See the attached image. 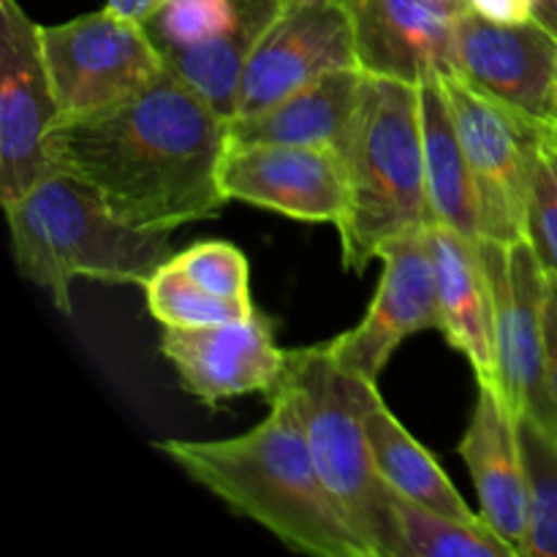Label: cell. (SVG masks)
<instances>
[{
  "mask_svg": "<svg viewBox=\"0 0 557 557\" xmlns=\"http://www.w3.org/2000/svg\"><path fill=\"white\" fill-rule=\"evenodd\" d=\"M528 476V533L522 557H557V435L536 419H517Z\"/></svg>",
  "mask_w": 557,
  "mask_h": 557,
  "instance_id": "obj_23",
  "label": "cell"
},
{
  "mask_svg": "<svg viewBox=\"0 0 557 557\" xmlns=\"http://www.w3.org/2000/svg\"><path fill=\"white\" fill-rule=\"evenodd\" d=\"M163 3H166V0H107V9L125 16V20L145 25Z\"/></svg>",
  "mask_w": 557,
  "mask_h": 557,
  "instance_id": "obj_29",
  "label": "cell"
},
{
  "mask_svg": "<svg viewBox=\"0 0 557 557\" xmlns=\"http://www.w3.org/2000/svg\"><path fill=\"white\" fill-rule=\"evenodd\" d=\"M364 74L341 69L292 92L275 107L228 123V147L277 141V145L332 147L341 152L351 134L362 98Z\"/></svg>",
  "mask_w": 557,
  "mask_h": 557,
  "instance_id": "obj_19",
  "label": "cell"
},
{
  "mask_svg": "<svg viewBox=\"0 0 557 557\" xmlns=\"http://www.w3.org/2000/svg\"><path fill=\"white\" fill-rule=\"evenodd\" d=\"M286 0H166L145 30L169 71L232 123L248 60Z\"/></svg>",
  "mask_w": 557,
  "mask_h": 557,
  "instance_id": "obj_7",
  "label": "cell"
},
{
  "mask_svg": "<svg viewBox=\"0 0 557 557\" xmlns=\"http://www.w3.org/2000/svg\"><path fill=\"white\" fill-rule=\"evenodd\" d=\"M141 288H145L147 310L161 326L190 330V326L243 321L256 313L253 302H237V299H223L205 292L172 259L158 267Z\"/></svg>",
  "mask_w": 557,
  "mask_h": 557,
  "instance_id": "obj_24",
  "label": "cell"
},
{
  "mask_svg": "<svg viewBox=\"0 0 557 557\" xmlns=\"http://www.w3.org/2000/svg\"><path fill=\"white\" fill-rule=\"evenodd\" d=\"M547 381L557 408V275L547 272Z\"/></svg>",
  "mask_w": 557,
  "mask_h": 557,
  "instance_id": "obj_28",
  "label": "cell"
},
{
  "mask_svg": "<svg viewBox=\"0 0 557 557\" xmlns=\"http://www.w3.org/2000/svg\"><path fill=\"white\" fill-rule=\"evenodd\" d=\"M174 264L185 272L205 292L237 302H253L250 299V267L243 250L223 239H205L183 253L172 256Z\"/></svg>",
  "mask_w": 557,
  "mask_h": 557,
  "instance_id": "obj_25",
  "label": "cell"
},
{
  "mask_svg": "<svg viewBox=\"0 0 557 557\" xmlns=\"http://www.w3.org/2000/svg\"><path fill=\"white\" fill-rule=\"evenodd\" d=\"M226 147L228 120L169 69L139 96L60 120L47 136L58 172L90 185L128 226L169 234L221 215Z\"/></svg>",
  "mask_w": 557,
  "mask_h": 557,
  "instance_id": "obj_1",
  "label": "cell"
},
{
  "mask_svg": "<svg viewBox=\"0 0 557 557\" xmlns=\"http://www.w3.org/2000/svg\"><path fill=\"white\" fill-rule=\"evenodd\" d=\"M156 449L294 553L373 557L321 482L305 435L281 403H270V417L234 438L161 441Z\"/></svg>",
  "mask_w": 557,
  "mask_h": 557,
  "instance_id": "obj_2",
  "label": "cell"
},
{
  "mask_svg": "<svg viewBox=\"0 0 557 557\" xmlns=\"http://www.w3.org/2000/svg\"><path fill=\"white\" fill-rule=\"evenodd\" d=\"M457 71L515 109L528 123L557 134V36L539 20L493 22L473 11L457 16Z\"/></svg>",
  "mask_w": 557,
  "mask_h": 557,
  "instance_id": "obj_12",
  "label": "cell"
},
{
  "mask_svg": "<svg viewBox=\"0 0 557 557\" xmlns=\"http://www.w3.org/2000/svg\"><path fill=\"white\" fill-rule=\"evenodd\" d=\"M495 308L498 392L515 419L531 417L557 435L547 381V270L528 239H479Z\"/></svg>",
  "mask_w": 557,
  "mask_h": 557,
  "instance_id": "obj_8",
  "label": "cell"
},
{
  "mask_svg": "<svg viewBox=\"0 0 557 557\" xmlns=\"http://www.w3.org/2000/svg\"><path fill=\"white\" fill-rule=\"evenodd\" d=\"M375 468L386 487L400 498L419 506L457 517V520H482L449 482L441 462L408 433L400 419L384 406V400L364 419Z\"/></svg>",
  "mask_w": 557,
  "mask_h": 557,
  "instance_id": "obj_21",
  "label": "cell"
},
{
  "mask_svg": "<svg viewBox=\"0 0 557 557\" xmlns=\"http://www.w3.org/2000/svg\"><path fill=\"white\" fill-rule=\"evenodd\" d=\"M305 3H319V0H286V5H305Z\"/></svg>",
  "mask_w": 557,
  "mask_h": 557,
  "instance_id": "obj_32",
  "label": "cell"
},
{
  "mask_svg": "<svg viewBox=\"0 0 557 557\" xmlns=\"http://www.w3.org/2000/svg\"><path fill=\"white\" fill-rule=\"evenodd\" d=\"M381 283L368 313L354 330L324 343L332 362L379 384L386 362L408 335L441 330L438 281H435L430 226L389 239L379 253Z\"/></svg>",
  "mask_w": 557,
  "mask_h": 557,
  "instance_id": "obj_11",
  "label": "cell"
},
{
  "mask_svg": "<svg viewBox=\"0 0 557 557\" xmlns=\"http://www.w3.org/2000/svg\"><path fill=\"white\" fill-rule=\"evenodd\" d=\"M533 20L542 22L557 36V0H533Z\"/></svg>",
  "mask_w": 557,
  "mask_h": 557,
  "instance_id": "obj_30",
  "label": "cell"
},
{
  "mask_svg": "<svg viewBox=\"0 0 557 557\" xmlns=\"http://www.w3.org/2000/svg\"><path fill=\"white\" fill-rule=\"evenodd\" d=\"M441 302V332L471 362L482 386L498 389L495 364V308L479 239L441 223H430Z\"/></svg>",
  "mask_w": 557,
  "mask_h": 557,
  "instance_id": "obj_18",
  "label": "cell"
},
{
  "mask_svg": "<svg viewBox=\"0 0 557 557\" xmlns=\"http://www.w3.org/2000/svg\"><path fill=\"white\" fill-rule=\"evenodd\" d=\"M264 395L292 411L321 482L370 555L395 557V493L379 476L364 428L381 403L379 384L343 370L319 343L286 351L281 375Z\"/></svg>",
  "mask_w": 557,
  "mask_h": 557,
  "instance_id": "obj_4",
  "label": "cell"
},
{
  "mask_svg": "<svg viewBox=\"0 0 557 557\" xmlns=\"http://www.w3.org/2000/svg\"><path fill=\"white\" fill-rule=\"evenodd\" d=\"M424 3H430L433 9H438V11H444V14L451 16V20H457V16H462L471 11V0H424Z\"/></svg>",
  "mask_w": 557,
  "mask_h": 557,
  "instance_id": "obj_31",
  "label": "cell"
},
{
  "mask_svg": "<svg viewBox=\"0 0 557 557\" xmlns=\"http://www.w3.org/2000/svg\"><path fill=\"white\" fill-rule=\"evenodd\" d=\"M395 557H517L484 520H457L392 495Z\"/></svg>",
  "mask_w": 557,
  "mask_h": 557,
  "instance_id": "obj_22",
  "label": "cell"
},
{
  "mask_svg": "<svg viewBox=\"0 0 557 557\" xmlns=\"http://www.w3.org/2000/svg\"><path fill=\"white\" fill-rule=\"evenodd\" d=\"M357 69L379 79L424 85L457 71L455 22L424 0H346Z\"/></svg>",
  "mask_w": 557,
  "mask_h": 557,
  "instance_id": "obj_16",
  "label": "cell"
},
{
  "mask_svg": "<svg viewBox=\"0 0 557 557\" xmlns=\"http://www.w3.org/2000/svg\"><path fill=\"white\" fill-rule=\"evenodd\" d=\"M3 210L22 277L44 288L65 315L74 313L76 277L145 286L174 256L172 234L128 226L90 185L65 172L44 177Z\"/></svg>",
  "mask_w": 557,
  "mask_h": 557,
  "instance_id": "obj_3",
  "label": "cell"
},
{
  "mask_svg": "<svg viewBox=\"0 0 557 557\" xmlns=\"http://www.w3.org/2000/svg\"><path fill=\"white\" fill-rule=\"evenodd\" d=\"M341 156L348 180V207L337 226L343 267L362 275L389 239L433 223L419 87L364 74Z\"/></svg>",
  "mask_w": 557,
  "mask_h": 557,
  "instance_id": "obj_5",
  "label": "cell"
},
{
  "mask_svg": "<svg viewBox=\"0 0 557 557\" xmlns=\"http://www.w3.org/2000/svg\"><path fill=\"white\" fill-rule=\"evenodd\" d=\"M424 141V177L433 223L479 239V207L471 169L462 152L444 82L419 85Z\"/></svg>",
  "mask_w": 557,
  "mask_h": 557,
  "instance_id": "obj_20",
  "label": "cell"
},
{
  "mask_svg": "<svg viewBox=\"0 0 557 557\" xmlns=\"http://www.w3.org/2000/svg\"><path fill=\"white\" fill-rule=\"evenodd\" d=\"M479 495L482 520L522 557L528 533V476L517 419L495 386L479 384L471 424L457 446Z\"/></svg>",
  "mask_w": 557,
  "mask_h": 557,
  "instance_id": "obj_17",
  "label": "cell"
},
{
  "mask_svg": "<svg viewBox=\"0 0 557 557\" xmlns=\"http://www.w3.org/2000/svg\"><path fill=\"white\" fill-rule=\"evenodd\" d=\"M441 82L476 190L479 239L520 243L525 239L528 201L544 131L479 90L462 74Z\"/></svg>",
  "mask_w": 557,
  "mask_h": 557,
  "instance_id": "obj_6",
  "label": "cell"
},
{
  "mask_svg": "<svg viewBox=\"0 0 557 557\" xmlns=\"http://www.w3.org/2000/svg\"><path fill=\"white\" fill-rule=\"evenodd\" d=\"M471 11L493 22L533 20V0H471Z\"/></svg>",
  "mask_w": 557,
  "mask_h": 557,
  "instance_id": "obj_27",
  "label": "cell"
},
{
  "mask_svg": "<svg viewBox=\"0 0 557 557\" xmlns=\"http://www.w3.org/2000/svg\"><path fill=\"white\" fill-rule=\"evenodd\" d=\"M41 41L60 120L117 107L166 71L145 27L109 9L41 27Z\"/></svg>",
  "mask_w": 557,
  "mask_h": 557,
  "instance_id": "obj_9",
  "label": "cell"
},
{
  "mask_svg": "<svg viewBox=\"0 0 557 557\" xmlns=\"http://www.w3.org/2000/svg\"><path fill=\"white\" fill-rule=\"evenodd\" d=\"M525 239L542 259L544 270L557 275V134L549 131H544L542 152L533 174Z\"/></svg>",
  "mask_w": 557,
  "mask_h": 557,
  "instance_id": "obj_26",
  "label": "cell"
},
{
  "mask_svg": "<svg viewBox=\"0 0 557 557\" xmlns=\"http://www.w3.org/2000/svg\"><path fill=\"white\" fill-rule=\"evenodd\" d=\"M161 354L183 389L212 411L228 397L267 392L286 362V351L275 343V321L259 308L250 319L228 324L163 326Z\"/></svg>",
  "mask_w": 557,
  "mask_h": 557,
  "instance_id": "obj_15",
  "label": "cell"
},
{
  "mask_svg": "<svg viewBox=\"0 0 557 557\" xmlns=\"http://www.w3.org/2000/svg\"><path fill=\"white\" fill-rule=\"evenodd\" d=\"M60 123L41 25L16 0H0V205L20 201L54 174L47 136Z\"/></svg>",
  "mask_w": 557,
  "mask_h": 557,
  "instance_id": "obj_10",
  "label": "cell"
},
{
  "mask_svg": "<svg viewBox=\"0 0 557 557\" xmlns=\"http://www.w3.org/2000/svg\"><path fill=\"white\" fill-rule=\"evenodd\" d=\"M341 69H357L351 11L346 0L288 5L250 54L234 120L264 112Z\"/></svg>",
  "mask_w": 557,
  "mask_h": 557,
  "instance_id": "obj_13",
  "label": "cell"
},
{
  "mask_svg": "<svg viewBox=\"0 0 557 557\" xmlns=\"http://www.w3.org/2000/svg\"><path fill=\"white\" fill-rule=\"evenodd\" d=\"M221 188L228 201L308 223L341 226L348 207L346 163L332 147L277 141L226 147Z\"/></svg>",
  "mask_w": 557,
  "mask_h": 557,
  "instance_id": "obj_14",
  "label": "cell"
}]
</instances>
